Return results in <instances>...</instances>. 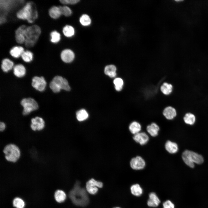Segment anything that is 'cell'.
Listing matches in <instances>:
<instances>
[{
    "label": "cell",
    "instance_id": "obj_1",
    "mask_svg": "<svg viewBox=\"0 0 208 208\" xmlns=\"http://www.w3.org/2000/svg\"><path fill=\"white\" fill-rule=\"evenodd\" d=\"M19 19L27 20L30 23H33L37 18L38 13L34 3L31 2L27 3L25 5L16 13Z\"/></svg>",
    "mask_w": 208,
    "mask_h": 208
},
{
    "label": "cell",
    "instance_id": "obj_2",
    "mask_svg": "<svg viewBox=\"0 0 208 208\" xmlns=\"http://www.w3.org/2000/svg\"><path fill=\"white\" fill-rule=\"evenodd\" d=\"M41 33V29L38 25L26 26L24 33L25 38L24 43L25 46L28 48L34 46L38 40Z\"/></svg>",
    "mask_w": 208,
    "mask_h": 208
},
{
    "label": "cell",
    "instance_id": "obj_3",
    "mask_svg": "<svg viewBox=\"0 0 208 208\" xmlns=\"http://www.w3.org/2000/svg\"><path fill=\"white\" fill-rule=\"evenodd\" d=\"M69 197L74 204L77 205L85 206L89 201L86 191L76 184L70 192Z\"/></svg>",
    "mask_w": 208,
    "mask_h": 208
},
{
    "label": "cell",
    "instance_id": "obj_4",
    "mask_svg": "<svg viewBox=\"0 0 208 208\" xmlns=\"http://www.w3.org/2000/svg\"><path fill=\"white\" fill-rule=\"evenodd\" d=\"M182 158L185 164L192 168L194 167V163L200 164L204 161V158L202 155L189 150H185L183 153Z\"/></svg>",
    "mask_w": 208,
    "mask_h": 208
},
{
    "label": "cell",
    "instance_id": "obj_5",
    "mask_svg": "<svg viewBox=\"0 0 208 208\" xmlns=\"http://www.w3.org/2000/svg\"><path fill=\"white\" fill-rule=\"evenodd\" d=\"M5 158L8 161L15 162L19 158L21 152L18 147L14 144H9L6 146L3 150Z\"/></svg>",
    "mask_w": 208,
    "mask_h": 208
},
{
    "label": "cell",
    "instance_id": "obj_6",
    "mask_svg": "<svg viewBox=\"0 0 208 208\" xmlns=\"http://www.w3.org/2000/svg\"><path fill=\"white\" fill-rule=\"evenodd\" d=\"M20 103L23 107L22 114L24 115H28L32 112L37 110L38 108L37 101L31 97L23 99Z\"/></svg>",
    "mask_w": 208,
    "mask_h": 208
},
{
    "label": "cell",
    "instance_id": "obj_7",
    "mask_svg": "<svg viewBox=\"0 0 208 208\" xmlns=\"http://www.w3.org/2000/svg\"><path fill=\"white\" fill-rule=\"evenodd\" d=\"M103 184L102 182L92 178L86 183V190L90 194H95L98 191V188H101L103 187Z\"/></svg>",
    "mask_w": 208,
    "mask_h": 208
},
{
    "label": "cell",
    "instance_id": "obj_8",
    "mask_svg": "<svg viewBox=\"0 0 208 208\" xmlns=\"http://www.w3.org/2000/svg\"><path fill=\"white\" fill-rule=\"evenodd\" d=\"M31 84L32 87L36 90L42 92L45 88L47 82L43 77L35 76L32 79Z\"/></svg>",
    "mask_w": 208,
    "mask_h": 208
},
{
    "label": "cell",
    "instance_id": "obj_9",
    "mask_svg": "<svg viewBox=\"0 0 208 208\" xmlns=\"http://www.w3.org/2000/svg\"><path fill=\"white\" fill-rule=\"evenodd\" d=\"M146 162L141 156H137L132 158L130 162V167L135 170H139L143 169L146 166Z\"/></svg>",
    "mask_w": 208,
    "mask_h": 208
},
{
    "label": "cell",
    "instance_id": "obj_10",
    "mask_svg": "<svg viewBox=\"0 0 208 208\" xmlns=\"http://www.w3.org/2000/svg\"><path fill=\"white\" fill-rule=\"evenodd\" d=\"M30 127L34 131H40L43 129L45 126V122L41 117L36 116L31 120Z\"/></svg>",
    "mask_w": 208,
    "mask_h": 208
},
{
    "label": "cell",
    "instance_id": "obj_11",
    "mask_svg": "<svg viewBox=\"0 0 208 208\" xmlns=\"http://www.w3.org/2000/svg\"><path fill=\"white\" fill-rule=\"evenodd\" d=\"M52 81L57 85L61 89L68 91L70 87L67 80L62 76L57 75L53 77Z\"/></svg>",
    "mask_w": 208,
    "mask_h": 208
},
{
    "label": "cell",
    "instance_id": "obj_12",
    "mask_svg": "<svg viewBox=\"0 0 208 208\" xmlns=\"http://www.w3.org/2000/svg\"><path fill=\"white\" fill-rule=\"evenodd\" d=\"M133 140L141 145L146 144L149 140V137L145 132H140L133 135Z\"/></svg>",
    "mask_w": 208,
    "mask_h": 208
},
{
    "label": "cell",
    "instance_id": "obj_13",
    "mask_svg": "<svg viewBox=\"0 0 208 208\" xmlns=\"http://www.w3.org/2000/svg\"><path fill=\"white\" fill-rule=\"evenodd\" d=\"M163 114L166 119L171 120L174 119L177 114V111L175 107L168 106L164 108Z\"/></svg>",
    "mask_w": 208,
    "mask_h": 208
},
{
    "label": "cell",
    "instance_id": "obj_14",
    "mask_svg": "<svg viewBox=\"0 0 208 208\" xmlns=\"http://www.w3.org/2000/svg\"><path fill=\"white\" fill-rule=\"evenodd\" d=\"M60 57L61 60L65 63H70L72 62L75 57L74 52L69 49H65L61 53Z\"/></svg>",
    "mask_w": 208,
    "mask_h": 208
},
{
    "label": "cell",
    "instance_id": "obj_15",
    "mask_svg": "<svg viewBox=\"0 0 208 208\" xmlns=\"http://www.w3.org/2000/svg\"><path fill=\"white\" fill-rule=\"evenodd\" d=\"M160 203V200L154 192L151 193L149 195V199L147 204L150 207H156L158 206Z\"/></svg>",
    "mask_w": 208,
    "mask_h": 208
},
{
    "label": "cell",
    "instance_id": "obj_16",
    "mask_svg": "<svg viewBox=\"0 0 208 208\" xmlns=\"http://www.w3.org/2000/svg\"><path fill=\"white\" fill-rule=\"evenodd\" d=\"M13 73L17 77L21 78L25 75L26 69L25 66L22 64H16L13 67Z\"/></svg>",
    "mask_w": 208,
    "mask_h": 208
},
{
    "label": "cell",
    "instance_id": "obj_17",
    "mask_svg": "<svg viewBox=\"0 0 208 208\" xmlns=\"http://www.w3.org/2000/svg\"><path fill=\"white\" fill-rule=\"evenodd\" d=\"M146 130L151 136L155 137L158 135L160 128L156 123L153 122L147 126Z\"/></svg>",
    "mask_w": 208,
    "mask_h": 208
},
{
    "label": "cell",
    "instance_id": "obj_18",
    "mask_svg": "<svg viewBox=\"0 0 208 208\" xmlns=\"http://www.w3.org/2000/svg\"><path fill=\"white\" fill-rule=\"evenodd\" d=\"M165 148L166 150L169 153L174 154L176 153L178 150L177 144L175 142L168 140L165 144Z\"/></svg>",
    "mask_w": 208,
    "mask_h": 208
},
{
    "label": "cell",
    "instance_id": "obj_19",
    "mask_svg": "<svg viewBox=\"0 0 208 208\" xmlns=\"http://www.w3.org/2000/svg\"><path fill=\"white\" fill-rule=\"evenodd\" d=\"M160 90L163 94L168 95L170 94L173 92V86L170 83L164 82L161 86Z\"/></svg>",
    "mask_w": 208,
    "mask_h": 208
},
{
    "label": "cell",
    "instance_id": "obj_20",
    "mask_svg": "<svg viewBox=\"0 0 208 208\" xmlns=\"http://www.w3.org/2000/svg\"><path fill=\"white\" fill-rule=\"evenodd\" d=\"M14 63L8 58H5L2 61L1 67L2 70L7 72L11 70L14 67Z\"/></svg>",
    "mask_w": 208,
    "mask_h": 208
},
{
    "label": "cell",
    "instance_id": "obj_21",
    "mask_svg": "<svg viewBox=\"0 0 208 208\" xmlns=\"http://www.w3.org/2000/svg\"><path fill=\"white\" fill-rule=\"evenodd\" d=\"M128 128L131 133L134 135L140 132L142 127L138 122L133 121L130 124Z\"/></svg>",
    "mask_w": 208,
    "mask_h": 208
},
{
    "label": "cell",
    "instance_id": "obj_22",
    "mask_svg": "<svg viewBox=\"0 0 208 208\" xmlns=\"http://www.w3.org/2000/svg\"><path fill=\"white\" fill-rule=\"evenodd\" d=\"M183 120L186 124L192 125L195 122L196 117L194 114L190 112L186 113L183 117Z\"/></svg>",
    "mask_w": 208,
    "mask_h": 208
},
{
    "label": "cell",
    "instance_id": "obj_23",
    "mask_svg": "<svg viewBox=\"0 0 208 208\" xmlns=\"http://www.w3.org/2000/svg\"><path fill=\"white\" fill-rule=\"evenodd\" d=\"M24 51V49L23 47L16 46L11 49L10 53L13 57L18 58L21 56Z\"/></svg>",
    "mask_w": 208,
    "mask_h": 208
},
{
    "label": "cell",
    "instance_id": "obj_24",
    "mask_svg": "<svg viewBox=\"0 0 208 208\" xmlns=\"http://www.w3.org/2000/svg\"><path fill=\"white\" fill-rule=\"evenodd\" d=\"M49 14L52 18L57 19L59 18L61 15L59 6H53L49 10Z\"/></svg>",
    "mask_w": 208,
    "mask_h": 208
},
{
    "label": "cell",
    "instance_id": "obj_25",
    "mask_svg": "<svg viewBox=\"0 0 208 208\" xmlns=\"http://www.w3.org/2000/svg\"><path fill=\"white\" fill-rule=\"evenodd\" d=\"M54 196L55 200L57 202L61 203L65 201L66 198V196L64 191L58 190L55 192Z\"/></svg>",
    "mask_w": 208,
    "mask_h": 208
},
{
    "label": "cell",
    "instance_id": "obj_26",
    "mask_svg": "<svg viewBox=\"0 0 208 208\" xmlns=\"http://www.w3.org/2000/svg\"><path fill=\"white\" fill-rule=\"evenodd\" d=\"M116 68L113 65H110L106 66L104 70L105 74L111 78H114L116 75Z\"/></svg>",
    "mask_w": 208,
    "mask_h": 208
},
{
    "label": "cell",
    "instance_id": "obj_27",
    "mask_svg": "<svg viewBox=\"0 0 208 208\" xmlns=\"http://www.w3.org/2000/svg\"><path fill=\"white\" fill-rule=\"evenodd\" d=\"M131 194L136 196H140L142 194L143 190L140 185L136 184L132 185L130 188Z\"/></svg>",
    "mask_w": 208,
    "mask_h": 208
},
{
    "label": "cell",
    "instance_id": "obj_28",
    "mask_svg": "<svg viewBox=\"0 0 208 208\" xmlns=\"http://www.w3.org/2000/svg\"><path fill=\"white\" fill-rule=\"evenodd\" d=\"M62 31L64 35L68 37L72 36L75 34L74 28L70 25H67L64 26L63 29Z\"/></svg>",
    "mask_w": 208,
    "mask_h": 208
},
{
    "label": "cell",
    "instance_id": "obj_29",
    "mask_svg": "<svg viewBox=\"0 0 208 208\" xmlns=\"http://www.w3.org/2000/svg\"><path fill=\"white\" fill-rule=\"evenodd\" d=\"M77 120L81 122L84 121L88 118V114L84 109H81L77 112L76 114Z\"/></svg>",
    "mask_w": 208,
    "mask_h": 208
},
{
    "label": "cell",
    "instance_id": "obj_30",
    "mask_svg": "<svg viewBox=\"0 0 208 208\" xmlns=\"http://www.w3.org/2000/svg\"><path fill=\"white\" fill-rule=\"evenodd\" d=\"M115 90L118 91H121L123 88L124 81L121 78L117 77L115 78L113 81Z\"/></svg>",
    "mask_w": 208,
    "mask_h": 208
},
{
    "label": "cell",
    "instance_id": "obj_31",
    "mask_svg": "<svg viewBox=\"0 0 208 208\" xmlns=\"http://www.w3.org/2000/svg\"><path fill=\"white\" fill-rule=\"evenodd\" d=\"M21 56L23 60L26 62H31L33 59V53L29 51H24Z\"/></svg>",
    "mask_w": 208,
    "mask_h": 208
},
{
    "label": "cell",
    "instance_id": "obj_32",
    "mask_svg": "<svg viewBox=\"0 0 208 208\" xmlns=\"http://www.w3.org/2000/svg\"><path fill=\"white\" fill-rule=\"evenodd\" d=\"M13 205L16 208H24L25 206V203L21 198L16 197L13 200Z\"/></svg>",
    "mask_w": 208,
    "mask_h": 208
},
{
    "label": "cell",
    "instance_id": "obj_33",
    "mask_svg": "<svg viewBox=\"0 0 208 208\" xmlns=\"http://www.w3.org/2000/svg\"><path fill=\"white\" fill-rule=\"evenodd\" d=\"M79 21L82 25L87 26L90 24L91 20L88 15L86 14H83L80 18Z\"/></svg>",
    "mask_w": 208,
    "mask_h": 208
},
{
    "label": "cell",
    "instance_id": "obj_34",
    "mask_svg": "<svg viewBox=\"0 0 208 208\" xmlns=\"http://www.w3.org/2000/svg\"><path fill=\"white\" fill-rule=\"evenodd\" d=\"M50 35L51 37V41L52 42L57 43L60 40V34L56 31H52Z\"/></svg>",
    "mask_w": 208,
    "mask_h": 208
},
{
    "label": "cell",
    "instance_id": "obj_35",
    "mask_svg": "<svg viewBox=\"0 0 208 208\" xmlns=\"http://www.w3.org/2000/svg\"><path fill=\"white\" fill-rule=\"evenodd\" d=\"M61 15L68 16H70L72 13L71 9L66 6H59Z\"/></svg>",
    "mask_w": 208,
    "mask_h": 208
},
{
    "label": "cell",
    "instance_id": "obj_36",
    "mask_svg": "<svg viewBox=\"0 0 208 208\" xmlns=\"http://www.w3.org/2000/svg\"><path fill=\"white\" fill-rule=\"evenodd\" d=\"M15 38L16 42L18 44H22L25 43V37L22 33L15 32Z\"/></svg>",
    "mask_w": 208,
    "mask_h": 208
},
{
    "label": "cell",
    "instance_id": "obj_37",
    "mask_svg": "<svg viewBox=\"0 0 208 208\" xmlns=\"http://www.w3.org/2000/svg\"><path fill=\"white\" fill-rule=\"evenodd\" d=\"M49 87L53 92L55 93L59 92L61 90L57 85L52 81L49 83Z\"/></svg>",
    "mask_w": 208,
    "mask_h": 208
},
{
    "label": "cell",
    "instance_id": "obj_38",
    "mask_svg": "<svg viewBox=\"0 0 208 208\" xmlns=\"http://www.w3.org/2000/svg\"><path fill=\"white\" fill-rule=\"evenodd\" d=\"M163 208H174V204L170 200H167L163 203Z\"/></svg>",
    "mask_w": 208,
    "mask_h": 208
},
{
    "label": "cell",
    "instance_id": "obj_39",
    "mask_svg": "<svg viewBox=\"0 0 208 208\" xmlns=\"http://www.w3.org/2000/svg\"><path fill=\"white\" fill-rule=\"evenodd\" d=\"M79 1V0H60L61 3L64 4H74L77 3Z\"/></svg>",
    "mask_w": 208,
    "mask_h": 208
},
{
    "label": "cell",
    "instance_id": "obj_40",
    "mask_svg": "<svg viewBox=\"0 0 208 208\" xmlns=\"http://www.w3.org/2000/svg\"><path fill=\"white\" fill-rule=\"evenodd\" d=\"M6 125L5 123L2 122H0V131H4L5 129Z\"/></svg>",
    "mask_w": 208,
    "mask_h": 208
},
{
    "label": "cell",
    "instance_id": "obj_41",
    "mask_svg": "<svg viewBox=\"0 0 208 208\" xmlns=\"http://www.w3.org/2000/svg\"><path fill=\"white\" fill-rule=\"evenodd\" d=\"M175 1H177V2H178V1H183V0H176V1L175 0Z\"/></svg>",
    "mask_w": 208,
    "mask_h": 208
},
{
    "label": "cell",
    "instance_id": "obj_42",
    "mask_svg": "<svg viewBox=\"0 0 208 208\" xmlns=\"http://www.w3.org/2000/svg\"><path fill=\"white\" fill-rule=\"evenodd\" d=\"M120 208V207H114V208Z\"/></svg>",
    "mask_w": 208,
    "mask_h": 208
}]
</instances>
